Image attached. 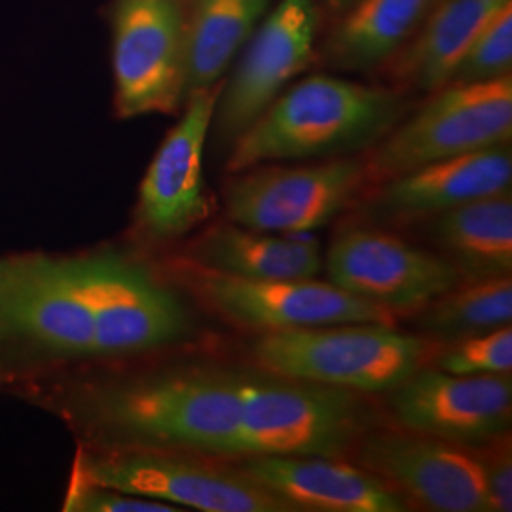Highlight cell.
<instances>
[{"mask_svg":"<svg viewBox=\"0 0 512 512\" xmlns=\"http://www.w3.org/2000/svg\"><path fill=\"white\" fill-rule=\"evenodd\" d=\"M173 279L226 321L258 332L313 329L346 323L393 325L395 313L372 306L313 279H243L203 268L184 258L171 268Z\"/></svg>","mask_w":512,"mask_h":512,"instance_id":"ba28073f","label":"cell"},{"mask_svg":"<svg viewBox=\"0 0 512 512\" xmlns=\"http://www.w3.org/2000/svg\"><path fill=\"white\" fill-rule=\"evenodd\" d=\"M97 363V310L80 253L0 255V389Z\"/></svg>","mask_w":512,"mask_h":512,"instance_id":"7a4b0ae2","label":"cell"},{"mask_svg":"<svg viewBox=\"0 0 512 512\" xmlns=\"http://www.w3.org/2000/svg\"><path fill=\"white\" fill-rule=\"evenodd\" d=\"M511 137V76L448 84L374 145L366 177L384 183L421 165L509 145Z\"/></svg>","mask_w":512,"mask_h":512,"instance_id":"8992f818","label":"cell"},{"mask_svg":"<svg viewBox=\"0 0 512 512\" xmlns=\"http://www.w3.org/2000/svg\"><path fill=\"white\" fill-rule=\"evenodd\" d=\"M429 236L461 281L511 275V192L480 198L431 217Z\"/></svg>","mask_w":512,"mask_h":512,"instance_id":"44dd1931","label":"cell"},{"mask_svg":"<svg viewBox=\"0 0 512 512\" xmlns=\"http://www.w3.org/2000/svg\"><path fill=\"white\" fill-rule=\"evenodd\" d=\"M188 260L243 279H313L323 270L321 243L311 232H260L234 222L207 230Z\"/></svg>","mask_w":512,"mask_h":512,"instance_id":"ffe728a7","label":"cell"},{"mask_svg":"<svg viewBox=\"0 0 512 512\" xmlns=\"http://www.w3.org/2000/svg\"><path fill=\"white\" fill-rule=\"evenodd\" d=\"M482 473L484 494L490 512L512 511L511 431L473 450Z\"/></svg>","mask_w":512,"mask_h":512,"instance_id":"83f0119b","label":"cell"},{"mask_svg":"<svg viewBox=\"0 0 512 512\" xmlns=\"http://www.w3.org/2000/svg\"><path fill=\"white\" fill-rule=\"evenodd\" d=\"M319 23L315 0H279L260 21L234 59L232 76L220 86L211 124L220 143H234L310 65Z\"/></svg>","mask_w":512,"mask_h":512,"instance_id":"7c38bea8","label":"cell"},{"mask_svg":"<svg viewBox=\"0 0 512 512\" xmlns=\"http://www.w3.org/2000/svg\"><path fill=\"white\" fill-rule=\"evenodd\" d=\"M65 512H179V507L160 503L147 497L126 494L110 486L97 484L71 471L67 494L63 499Z\"/></svg>","mask_w":512,"mask_h":512,"instance_id":"4316f807","label":"cell"},{"mask_svg":"<svg viewBox=\"0 0 512 512\" xmlns=\"http://www.w3.org/2000/svg\"><path fill=\"white\" fill-rule=\"evenodd\" d=\"M435 0H357L327 40L330 65L366 71L387 63L418 31Z\"/></svg>","mask_w":512,"mask_h":512,"instance_id":"603a6c76","label":"cell"},{"mask_svg":"<svg viewBox=\"0 0 512 512\" xmlns=\"http://www.w3.org/2000/svg\"><path fill=\"white\" fill-rule=\"evenodd\" d=\"M361 393L275 376L239 372V425L232 459L251 456L344 458L370 431Z\"/></svg>","mask_w":512,"mask_h":512,"instance_id":"277c9868","label":"cell"},{"mask_svg":"<svg viewBox=\"0 0 512 512\" xmlns=\"http://www.w3.org/2000/svg\"><path fill=\"white\" fill-rule=\"evenodd\" d=\"M512 0H439L418 31L393 55V76L421 92H437L452 76L482 29Z\"/></svg>","mask_w":512,"mask_h":512,"instance_id":"d6986e66","label":"cell"},{"mask_svg":"<svg viewBox=\"0 0 512 512\" xmlns=\"http://www.w3.org/2000/svg\"><path fill=\"white\" fill-rule=\"evenodd\" d=\"M97 484L202 512H294L234 467L207 458L150 450H101L78 444L73 463Z\"/></svg>","mask_w":512,"mask_h":512,"instance_id":"52a82bcc","label":"cell"},{"mask_svg":"<svg viewBox=\"0 0 512 512\" xmlns=\"http://www.w3.org/2000/svg\"><path fill=\"white\" fill-rule=\"evenodd\" d=\"M274 0H194L188 8L184 101L215 88Z\"/></svg>","mask_w":512,"mask_h":512,"instance_id":"7402d4cb","label":"cell"},{"mask_svg":"<svg viewBox=\"0 0 512 512\" xmlns=\"http://www.w3.org/2000/svg\"><path fill=\"white\" fill-rule=\"evenodd\" d=\"M97 310V363L173 348L192 330L179 293L133 253L118 247L84 251Z\"/></svg>","mask_w":512,"mask_h":512,"instance_id":"9c48e42d","label":"cell"},{"mask_svg":"<svg viewBox=\"0 0 512 512\" xmlns=\"http://www.w3.org/2000/svg\"><path fill=\"white\" fill-rule=\"evenodd\" d=\"M224 188L230 222L260 232L298 234L327 226L365 186L363 160L245 169Z\"/></svg>","mask_w":512,"mask_h":512,"instance_id":"8fae6325","label":"cell"},{"mask_svg":"<svg viewBox=\"0 0 512 512\" xmlns=\"http://www.w3.org/2000/svg\"><path fill=\"white\" fill-rule=\"evenodd\" d=\"M512 279L465 281L421 308L418 329L439 342H454L511 325Z\"/></svg>","mask_w":512,"mask_h":512,"instance_id":"cb8c5ba5","label":"cell"},{"mask_svg":"<svg viewBox=\"0 0 512 512\" xmlns=\"http://www.w3.org/2000/svg\"><path fill=\"white\" fill-rule=\"evenodd\" d=\"M511 184V148L499 145L421 165L384 181L370 207L378 219H431L459 205L511 192Z\"/></svg>","mask_w":512,"mask_h":512,"instance_id":"ac0fdd59","label":"cell"},{"mask_svg":"<svg viewBox=\"0 0 512 512\" xmlns=\"http://www.w3.org/2000/svg\"><path fill=\"white\" fill-rule=\"evenodd\" d=\"M238 368L160 365L95 374L71 370L12 393L63 421L78 444L232 459Z\"/></svg>","mask_w":512,"mask_h":512,"instance_id":"6da1fadb","label":"cell"},{"mask_svg":"<svg viewBox=\"0 0 512 512\" xmlns=\"http://www.w3.org/2000/svg\"><path fill=\"white\" fill-rule=\"evenodd\" d=\"M435 368L458 376L511 374V325L448 342L440 349Z\"/></svg>","mask_w":512,"mask_h":512,"instance_id":"d4e9b609","label":"cell"},{"mask_svg":"<svg viewBox=\"0 0 512 512\" xmlns=\"http://www.w3.org/2000/svg\"><path fill=\"white\" fill-rule=\"evenodd\" d=\"M251 357L275 376L355 393H389L418 372L427 344L384 323H346L262 332Z\"/></svg>","mask_w":512,"mask_h":512,"instance_id":"5b68a950","label":"cell"},{"mask_svg":"<svg viewBox=\"0 0 512 512\" xmlns=\"http://www.w3.org/2000/svg\"><path fill=\"white\" fill-rule=\"evenodd\" d=\"M389 408L404 431L478 448L511 431V374L458 376L420 368L389 391Z\"/></svg>","mask_w":512,"mask_h":512,"instance_id":"9a60e30c","label":"cell"},{"mask_svg":"<svg viewBox=\"0 0 512 512\" xmlns=\"http://www.w3.org/2000/svg\"><path fill=\"white\" fill-rule=\"evenodd\" d=\"M355 2H357V0H323V6H325L329 12L336 14V16L340 18Z\"/></svg>","mask_w":512,"mask_h":512,"instance_id":"f1b7e54d","label":"cell"},{"mask_svg":"<svg viewBox=\"0 0 512 512\" xmlns=\"http://www.w3.org/2000/svg\"><path fill=\"white\" fill-rule=\"evenodd\" d=\"M323 266L332 285L391 313L421 310L461 283L444 256L368 228L338 234Z\"/></svg>","mask_w":512,"mask_h":512,"instance_id":"5bb4252c","label":"cell"},{"mask_svg":"<svg viewBox=\"0 0 512 512\" xmlns=\"http://www.w3.org/2000/svg\"><path fill=\"white\" fill-rule=\"evenodd\" d=\"M234 469L294 512H404L412 507L361 465L325 456H251Z\"/></svg>","mask_w":512,"mask_h":512,"instance_id":"e0dca14e","label":"cell"},{"mask_svg":"<svg viewBox=\"0 0 512 512\" xmlns=\"http://www.w3.org/2000/svg\"><path fill=\"white\" fill-rule=\"evenodd\" d=\"M355 458L408 505L433 512H490L473 448L404 429L368 431L355 446Z\"/></svg>","mask_w":512,"mask_h":512,"instance_id":"2e32d148","label":"cell"},{"mask_svg":"<svg viewBox=\"0 0 512 512\" xmlns=\"http://www.w3.org/2000/svg\"><path fill=\"white\" fill-rule=\"evenodd\" d=\"M220 86L190 95L183 118L167 133L139 186L135 234L162 247L186 238L209 217L203 150L211 133Z\"/></svg>","mask_w":512,"mask_h":512,"instance_id":"4fadbf2b","label":"cell"},{"mask_svg":"<svg viewBox=\"0 0 512 512\" xmlns=\"http://www.w3.org/2000/svg\"><path fill=\"white\" fill-rule=\"evenodd\" d=\"M399 93L313 74L277 95L232 143L228 171L344 156L374 147L403 120Z\"/></svg>","mask_w":512,"mask_h":512,"instance_id":"3957f363","label":"cell"},{"mask_svg":"<svg viewBox=\"0 0 512 512\" xmlns=\"http://www.w3.org/2000/svg\"><path fill=\"white\" fill-rule=\"evenodd\" d=\"M109 16L116 114L126 120L181 109L186 0H112Z\"/></svg>","mask_w":512,"mask_h":512,"instance_id":"30bf717a","label":"cell"},{"mask_svg":"<svg viewBox=\"0 0 512 512\" xmlns=\"http://www.w3.org/2000/svg\"><path fill=\"white\" fill-rule=\"evenodd\" d=\"M512 2L505 4L482 29L473 46L461 59L450 84L490 82L511 76ZM448 86V84H446Z\"/></svg>","mask_w":512,"mask_h":512,"instance_id":"484cf974","label":"cell"},{"mask_svg":"<svg viewBox=\"0 0 512 512\" xmlns=\"http://www.w3.org/2000/svg\"><path fill=\"white\" fill-rule=\"evenodd\" d=\"M435 2H439V0H435Z\"/></svg>","mask_w":512,"mask_h":512,"instance_id":"f546056e","label":"cell"}]
</instances>
